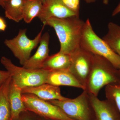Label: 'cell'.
Instances as JSON below:
<instances>
[{"instance_id": "6da1fadb", "label": "cell", "mask_w": 120, "mask_h": 120, "mask_svg": "<svg viewBox=\"0 0 120 120\" xmlns=\"http://www.w3.org/2000/svg\"><path fill=\"white\" fill-rule=\"evenodd\" d=\"M42 23L54 29L60 41V52L71 54L80 47L85 22L79 16L64 19L52 17L46 19Z\"/></svg>"}, {"instance_id": "7a4b0ae2", "label": "cell", "mask_w": 120, "mask_h": 120, "mask_svg": "<svg viewBox=\"0 0 120 120\" xmlns=\"http://www.w3.org/2000/svg\"><path fill=\"white\" fill-rule=\"evenodd\" d=\"M120 82V70L105 58L94 54L92 68L85 90L98 97L103 87Z\"/></svg>"}, {"instance_id": "3957f363", "label": "cell", "mask_w": 120, "mask_h": 120, "mask_svg": "<svg viewBox=\"0 0 120 120\" xmlns=\"http://www.w3.org/2000/svg\"><path fill=\"white\" fill-rule=\"evenodd\" d=\"M80 46L93 54L105 58L116 68L120 69V57L104 39L95 32L88 19L84 25Z\"/></svg>"}, {"instance_id": "277c9868", "label": "cell", "mask_w": 120, "mask_h": 120, "mask_svg": "<svg viewBox=\"0 0 120 120\" xmlns=\"http://www.w3.org/2000/svg\"><path fill=\"white\" fill-rule=\"evenodd\" d=\"M0 62L10 73L14 83L21 89L46 83L49 71L42 68L31 69L18 67L5 56L1 57Z\"/></svg>"}, {"instance_id": "5b68a950", "label": "cell", "mask_w": 120, "mask_h": 120, "mask_svg": "<svg viewBox=\"0 0 120 120\" xmlns=\"http://www.w3.org/2000/svg\"><path fill=\"white\" fill-rule=\"evenodd\" d=\"M49 101L60 107L68 117L72 120H94L93 109L88 92L86 90H84L81 94L75 98Z\"/></svg>"}, {"instance_id": "8992f818", "label": "cell", "mask_w": 120, "mask_h": 120, "mask_svg": "<svg viewBox=\"0 0 120 120\" xmlns=\"http://www.w3.org/2000/svg\"><path fill=\"white\" fill-rule=\"evenodd\" d=\"M45 27L43 24L41 31L34 39L28 38L26 34L27 29H24L20 30L18 34L13 38L5 40V45L11 51L22 66L30 57L32 50L40 43Z\"/></svg>"}, {"instance_id": "52a82bcc", "label": "cell", "mask_w": 120, "mask_h": 120, "mask_svg": "<svg viewBox=\"0 0 120 120\" xmlns=\"http://www.w3.org/2000/svg\"><path fill=\"white\" fill-rule=\"evenodd\" d=\"M22 100L27 110L46 120H74L68 117L60 107L34 95L22 94Z\"/></svg>"}, {"instance_id": "ba28073f", "label": "cell", "mask_w": 120, "mask_h": 120, "mask_svg": "<svg viewBox=\"0 0 120 120\" xmlns=\"http://www.w3.org/2000/svg\"><path fill=\"white\" fill-rule=\"evenodd\" d=\"M68 70L86 90L93 64L94 54L80 46L71 54Z\"/></svg>"}, {"instance_id": "9c48e42d", "label": "cell", "mask_w": 120, "mask_h": 120, "mask_svg": "<svg viewBox=\"0 0 120 120\" xmlns=\"http://www.w3.org/2000/svg\"><path fill=\"white\" fill-rule=\"evenodd\" d=\"M88 94L93 109L94 120H120V112L112 102L106 99L100 100L98 97Z\"/></svg>"}, {"instance_id": "30bf717a", "label": "cell", "mask_w": 120, "mask_h": 120, "mask_svg": "<svg viewBox=\"0 0 120 120\" xmlns=\"http://www.w3.org/2000/svg\"><path fill=\"white\" fill-rule=\"evenodd\" d=\"M38 18L43 23L49 18L64 19L74 16H79L61 3L56 0H45Z\"/></svg>"}, {"instance_id": "8fae6325", "label": "cell", "mask_w": 120, "mask_h": 120, "mask_svg": "<svg viewBox=\"0 0 120 120\" xmlns=\"http://www.w3.org/2000/svg\"><path fill=\"white\" fill-rule=\"evenodd\" d=\"M22 90V94H31L44 101H62L68 98L62 95L59 87L47 83Z\"/></svg>"}, {"instance_id": "7c38bea8", "label": "cell", "mask_w": 120, "mask_h": 120, "mask_svg": "<svg viewBox=\"0 0 120 120\" xmlns=\"http://www.w3.org/2000/svg\"><path fill=\"white\" fill-rule=\"evenodd\" d=\"M49 39L50 35L48 32H45L42 35L40 45L37 51L24 64L23 67L31 69L42 68L44 62L49 56Z\"/></svg>"}, {"instance_id": "4fadbf2b", "label": "cell", "mask_w": 120, "mask_h": 120, "mask_svg": "<svg viewBox=\"0 0 120 120\" xmlns=\"http://www.w3.org/2000/svg\"><path fill=\"white\" fill-rule=\"evenodd\" d=\"M46 83L57 86H68L84 90V87L68 70L49 71Z\"/></svg>"}, {"instance_id": "5bb4252c", "label": "cell", "mask_w": 120, "mask_h": 120, "mask_svg": "<svg viewBox=\"0 0 120 120\" xmlns=\"http://www.w3.org/2000/svg\"><path fill=\"white\" fill-rule=\"evenodd\" d=\"M22 90L11 80L8 90V101L11 112L10 120L17 118L27 110L22 98Z\"/></svg>"}, {"instance_id": "9a60e30c", "label": "cell", "mask_w": 120, "mask_h": 120, "mask_svg": "<svg viewBox=\"0 0 120 120\" xmlns=\"http://www.w3.org/2000/svg\"><path fill=\"white\" fill-rule=\"evenodd\" d=\"M71 64L70 54L59 52L48 57L43 64L42 69L49 71L68 70Z\"/></svg>"}, {"instance_id": "2e32d148", "label": "cell", "mask_w": 120, "mask_h": 120, "mask_svg": "<svg viewBox=\"0 0 120 120\" xmlns=\"http://www.w3.org/2000/svg\"><path fill=\"white\" fill-rule=\"evenodd\" d=\"M26 0H3L5 17L17 22L23 19Z\"/></svg>"}, {"instance_id": "e0dca14e", "label": "cell", "mask_w": 120, "mask_h": 120, "mask_svg": "<svg viewBox=\"0 0 120 120\" xmlns=\"http://www.w3.org/2000/svg\"><path fill=\"white\" fill-rule=\"evenodd\" d=\"M11 77L0 86V120H10L11 112L8 101V90Z\"/></svg>"}, {"instance_id": "ac0fdd59", "label": "cell", "mask_w": 120, "mask_h": 120, "mask_svg": "<svg viewBox=\"0 0 120 120\" xmlns=\"http://www.w3.org/2000/svg\"><path fill=\"white\" fill-rule=\"evenodd\" d=\"M108 29L107 34L102 39L120 58V26L110 22L108 24Z\"/></svg>"}, {"instance_id": "d6986e66", "label": "cell", "mask_w": 120, "mask_h": 120, "mask_svg": "<svg viewBox=\"0 0 120 120\" xmlns=\"http://www.w3.org/2000/svg\"><path fill=\"white\" fill-rule=\"evenodd\" d=\"M43 4L42 0H26L23 18L24 22L30 23L35 18L38 17Z\"/></svg>"}, {"instance_id": "ffe728a7", "label": "cell", "mask_w": 120, "mask_h": 120, "mask_svg": "<svg viewBox=\"0 0 120 120\" xmlns=\"http://www.w3.org/2000/svg\"><path fill=\"white\" fill-rule=\"evenodd\" d=\"M106 99L112 102L120 112V82L105 87Z\"/></svg>"}, {"instance_id": "44dd1931", "label": "cell", "mask_w": 120, "mask_h": 120, "mask_svg": "<svg viewBox=\"0 0 120 120\" xmlns=\"http://www.w3.org/2000/svg\"><path fill=\"white\" fill-rule=\"evenodd\" d=\"M69 9L79 15L80 8V0H56Z\"/></svg>"}, {"instance_id": "7402d4cb", "label": "cell", "mask_w": 120, "mask_h": 120, "mask_svg": "<svg viewBox=\"0 0 120 120\" xmlns=\"http://www.w3.org/2000/svg\"><path fill=\"white\" fill-rule=\"evenodd\" d=\"M41 117L27 110L22 112L17 118L12 120H40Z\"/></svg>"}, {"instance_id": "603a6c76", "label": "cell", "mask_w": 120, "mask_h": 120, "mask_svg": "<svg viewBox=\"0 0 120 120\" xmlns=\"http://www.w3.org/2000/svg\"><path fill=\"white\" fill-rule=\"evenodd\" d=\"M11 76L10 73L8 71L0 70V86Z\"/></svg>"}, {"instance_id": "cb8c5ba5", "label": "cell", "mask_w": 120, "mask_h": 120, "mask_svg": "<svg viewBox=\"0 0 120 120\" xmlns=\"http://www.w3.org/2000/svg\"><path fill=\"white\" fill-rule=\"evenodd\" d=\"M7 27V24L5 20L0 16V31H4Z\"/></svg>"}, {"instance_id": "d4e9b609", "label": "cell", "mask_w": 120, "mask_h": 120, "mask_svg": "<svg viewBox=\"0 0 120 120\" xmlns=\"http://www.w3.org/2000/svg\"><path fill=\"white\" fill-rule=\"evenodd\" d=\"M120 13V1L118 4V5L114 9L113 11L112 12V16H115L118 13Z\"/></svg>"}, {"instance_id": "484cf974", "label": "cell", "mask_w": 120, "mask_h": 120, "mask_svg": "<svg viewBox=\"0 0 120 120\" xmlns=\"http://www.w3.org/2000/svg\"><path fill=\"white\" fill-rule=\"evenodd\" d=\"M86 3L87 4H91V3H94L97 1V0H84Z\"/></svg>"}, {"instance_id": "4316f807", "label": "cell", "mask_w": 120, "mask_h": 120, "mask_svg": "<svg viewBox=\"0 0 120 120\" xmlns=\"http://www.w3.org/2000/svg\"><path fill=\"white\" fill-rule=\"evenodd\" d=\"M109 0H103V4L105 5H107L109 4Z\"/></svg>"}, {"instance_id": "83f0119b", "label": "cell", "mask_w": 120, "mask_h": 120, "mask_svg": "<svg viewBox=\"0 0 120 120\" xmlns=\"http://www.w3.org/2000/svg\"><path fill=\"white\" fill-rule=\"evenodd\" d=\"M0 6L2 7L3 8L4 7V3H3V0H0Z\"/></svg>"}, {"instance_id": "f1b7e54d", "label": "cell", "mask_w": 120, "mask_h": 120, "mask_svg": "<svg viewBox=\"0 0 120 120\" xmlns=\"http://www.w3.org/2000/svg\"><path fill=\"white\" fill-rule=\"evenodd\" d=\"M46 120L45 119V118H42V117H41V120Z\"/></svg>"}, {"instance_id": "f546056e", "label": "cell", "mask_w": 120, "mask_h": 120, "mask_svg": "<svg viewBox=\"0 0 120 120\" xmlns=\"http://www.w3.org/2000/svg\"><path fill=\"white\" fill-rule=\"evenodd\" d=\"M42 2H43H43L45 1V0H42Z\"/></svg>"}, {"instance_id": "4dcf8cb0", "label": "cell", "mask_w": 120, "mask_h": 120, "mask_svg": "<svg viewBox=\"0 0 120 120\" xmlns=\"http://www.w3.org/2000/svg\"><path fill=\"white\" fill-rule=\"evenodd\" d=\"M46 120H46V119H45Z\"/></svg>"}]
</instances>
